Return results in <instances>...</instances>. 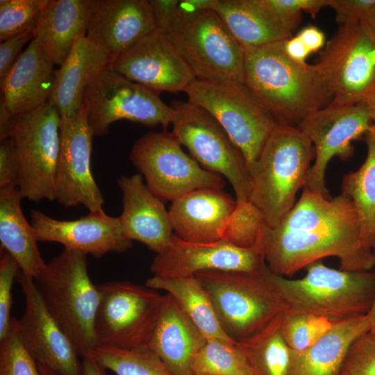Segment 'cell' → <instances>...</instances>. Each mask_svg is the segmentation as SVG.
I'll use <instances>...</instances> for the list:
<instances>
[{
  "label": "cell",
  "mask_w": 375,
  "mask_h": 375,
  "mask_svg": "<svg viewBox=\"0 0 375 375\" xmlns=\"http://www.w3.org/2000/svg\"><path fill=\"white\" fill-rule=\"evenodd\" d=\"M336 105L364 101L375 88V38L361 22L340 26L315 63Z\"/></svg>",
  "instance_id": "cell-14"
},
{
  "label": "cell",
  "mask_w": 375,
  "mask_h": 375,
  "mask_svg": "<svg viewBox=\"0 0 375 375\" xmlns=\"http://www.w3.org/2000/svg\"><path fill=\"white\" fill-rule=\"evenodd\" d=\"M172 133L192 158L231 184L236 203L249 201L251 181L246 159L219 122L206 109L189 101L172 107Z\"/></svg>",
  "instance_id": "cell-10"
},
{
  "label": "cell",
  "mask_w": 375,
  "mask_h": 375,
  "mask_svg": "<svg viewBox=\"0 0 375 375\" xmlns=\"http://www.w3.org/2000/svg\"><path fill=\"white\" fill-rule=\"evenodd\" d=\"M282 43L283 51L290 59L300 65L307 64L306 59L310 53L297 35L283 40Z\"/></svg>",
  "instance_id": "cell-48"
},
{
  "label": "cell",
  "mask_w": 375,
  "mask_h": 375,
  "mask_svg": "<svg viewBox=\"0 0 375 375\" xmlns=\"http://www.w3.org/2000/svg\"><path fill=\"white\" fill-rule=\"evenodd\" d=\"M206 341L175 300L165 294L148 349L174 375H194V358Z\"/></svg>",
  "instance_id": "cell-25"
},
{
  "label": "cell",
  "mask_w": 375,
  "mask_h": 375,
  "mask_svg": "<svg viewBox=\"0 0 375 375\" xmlns=\"http://www.w3.org/2000/svg\"><path fill=\"white\" fill-rule=\"evenodd\" d=\"M34 38L32 30L10 38L0 43V82L20 55L22 47Z\"/></svg>",
  "instance_id": "cell-44"
},
{
  "label": "cell",
  "mask_w": 375,
  "mask_h": 375,
  "mask_svg": "<svg viewBox=\"0 0 375 375\" xmlns=\"http://www.w3.org/2000/svg\"><path fill=\"white\" fill-rule=\"evenodd\" d=\"M145 285L169 294L207 340L236 341L223 330L207 291L195 276L168 278L153 276Z\"/></svg>",
  "instance_id": "cell-31"
},
{
  "label": "cell",
  "mask_w": 375,
  "mask_h": 375,
  "mask_svg": "<svg viewBox=\"0 0 375 375\" xmlns=\"http://www.w3.org/2000/svg\"><path fill=\"white\" fill-rule=\"evenodd\" d=\"M93 136L83 106L76 116L61 118L55 194L64 207L103 210L104 199L91 170Z\"/></svg>",
  "instance_id": "cell-16"
},
{
  "label": "cell",
  "mask_w": 375,
  "mask_h": 375,
  "mask_svg": "<svg viewBox=\"0 0 375 375\" xmlns=\"http://www.w3.org/2000/svg\"><path fill=\"white\" fill-rule=\"evenodd\" d=\"M314 159L312 144L297 126L276 124L249 168V201L260 211L267 226H276L292 208Z\"/></svg>",
  "instance_id": "cell-3"
},
{
  "label": "cell",
  "mask_w": 375,
  "mask_h": 375,
  "mask_svg": "<svg viewBox=\"0 0 375 375\" xmlns=\"http://www.w3.org/2000/svg\"><path fill=\"white\" fill-rule=\"evenodd\" d=\"M31 219L38 242H57L97 258L109 252H124L132 246L119 217L109 216L103 210L90 212L77 219L58 220L32 210Z\"/></svg>",
  "instance_id": "cell-20"
},
{
  "label": "cell",
  "mask_w": 375,
  "mask_h": 375,
  "mask_svg": "<svg viewBox=\"0 0 375 375\" xmlns=\"http://www.w3.org/2000/svg\"><path fill=\"white\" fill-rule=\"evenodd\" d=\"M91 355L105 369L117 375H174L149 349L97 347Z\"/></svg>",
  "instance_id": "cell-35"
},
{
  "label": "cell",
  "mask_w": 375,
  "mask_h": 375,
  "mask_svg": "<svg viewBox=\"0 0 375 375\" xmlns=\"http://www.w3.org/2000/svg\"><path fill=\"white\" fill-rule=\"evenodd\" d=\"M97 287V347L148 349L165 295L127 281H107Z\"/></svg>",
  "instance_id": "cell-8"
},
{
  "label": "cell",
  "mask_w": 375,
  "mask_h": 375,
  "mask_svg": "<svg viewBox=\"0 0 375 375\" xmlns=\"http://www.w3.org/2000/svg\"><path fill=\"white\" fill-rule=\"evenodd\" d=\"M122 192L123 210L119 217L126 236L157 253L163 251L174 235L169 211L143 181L140 174L117 179Z\"/></svg>",
  "instance_id": "cell-22"
},
{
  "label": "cell",
  "mask_w": 375,
  "mask_h": 375,
  "mask_svg": "<svg viewBox=\"0 0 375 375\" xmlns=\"http://www.w3.org/2000/svg\"><path fill=\"white\" fill-rule=\"evenodd\" d=\"M86 256L64 248L34 279L49 312L82 358L97 347L94 320L99 301Z\"/></svg>",
  "instance_id": "cell-5"
},
{
  "label": "cell",
  "mask_w": 375,
  "mask_h": 375,
  "mask_svg": "<svg viewBox=\"0 0 375 375\" xmlns=\"http://www.w3.org/2000/svg\"><path fill=\"white\" fill-rule=\"evenodd\" d=\"M112 58L87 36L79 38L65 62L55 71L49 101L61 118L76 116L87 88L112 65Z\"/></svg>",
  "instance_id": "cell-26"
},
{
  "label": "cell",
  "mask_w": 375,
  "mask_h": 375,
  "mask_svg": "<svg viewBox=\"0 0 375 375\" xmlns=\"http://www.w3.org/2000/svg\"><path fill=\"white\" fill-rule=\"evenodd\" d=\"M282 42L244 48V84L277 124L297 126L333 95L317 65L294 62Z\"/></svg>",
  "instance_id": "cell-2"
},
{
  "label": "cell",
  "mask_w": 375,
  "mask_h": 375,
  "mask_svg": "<svg viewBox=\"0 0 375 375\" xmlns=\"http://www.w3.org/2000/svg\"><path fill=\"white\" fill-rule=\"evenodd\" d=\"M278 17L295 29L301 20L302 12L316 16L328 0H257Z\"/></svg>",
  "instance_id": "cell-42"
},
{
  "label": "cell",
  "mask_w": 375,
  "mask_h": 375,
  "mask_svg": "<svg viewBox=\"0 0 375 375\" xmlns=\"http://www.w3.org/2000/svg\"><path fill=\"white\" fill-rule=\"evenodd\" d=\"M305 276L289 279L265 266V273L287 311L324 317L332 322L366 315L375 295V273L335 269L320 261Z\"/></svg>",
  "instance_id": "cell-4"
},
{
  "label": "cell",
  "mask_w": 375,
  "mask_h": 375,
  "mask_svg": "<svg viewBox=\"0 0 375 375\" xmlns=\"http://www.w3.org/2000/svg\"><path fill=\"white\" fill-rule=\"evenodd\" d=\"M282 316H278L255 334L237 341L253 375L289 374L291 349L282 334Z\"/></svg>",
  "instance_id": "cell-32"
},
{
  "label": "cell",
  "mask_w": 375,
  "mask_h": 375,
  "mask_svg": "<svg viewBox=\"0 0 375 375\" xmlns=\"http://www.w3.org/2000/svg\"><path fill=\"white\" fill-rule=\"evenodd\" d=\"M90 0H47L34 28L53 65L60 66L76 41L87 35Z\"/></svg>",
  "instance_id": "cell-27"
},
{
  "label": "cell",
  "mask_w": 375,
  "mask_h": 375,
  "mask_svg": "<svg viewBox=\"0 0 375 375\" xmlns=\"http://www.w3.org/2000/svg\"><path fill=\"white\" fill-rule=\"evenodd\" d=\"M112 67L157 93L185 92L196 79L167 35L157 28L112 60Z\"/></svg>",
  "instance_id": "cell-18"
},
{
  "label": "cell",
  "mask_w": 375,
  "mask_h": 375,
  "mask_svg": "<svg viewBox=\"0 0 375 375\" xmlns=\"http://www.w3.org/2000/svg\"><path fill=\"white\" fill-rule=\"evenodd\" d=\"M16 116H13L0 103V140L9 139Z\"/></svg>",
  "instance_id": "cell-50"
},
{
  "label": "cell",
  "mask_w": 375,
  "mask_h": 375,
  "mask_svg": "<svg viewBox=\"0 0 375 375\" xmlns=\"http://www.w3.org/2000/svg\"><path fill=\"white\" fill-rule=\"evenodd\" d=\"M310 53L321 49L325 44V35L317 26L308 25L302 28L297 35Z\"/></svg>",
  "instance_id": "cell-47"
},
{
  "label": "cell",
  "mask_w": 375,
  "mask_h": 375,
  "mask_svg": "<svg viewBox=\"0 0 375 375\" xmlns=\"http://www.w3.org/2000/svg\"><path fill=\"white\" fill-rule=\"evenodd\" d=\"M362 23L375 38V6L369 12Z\"/></svg>",
  "instance_id": "cell-51"
},
{
  "label": "cell",
  "mask_w": 375,
  "mask_h": 375,
  "mask_svg": "<svg viewBox=\"0 0 375 375\" xmlns=\"http://www.w3.org/2000/svg\"><path fill=\"white\" fill-rule=\"evenodd\" d=\"M165 33L196 78L244 83V49L213 10L178 11Z\"/></svg>",
  "instance_id": "cell-7"
},
{
  "label": "cell",
  "mask_w": 375,
  "mask_h": 375,
  "mask_svg": "<svg viewBox=\"0 0 375 375\" xmlns=\"http://www.w3.org/2000/svg\"><path fill=\"white\" fill-rule=\"evenodd\" d=\"M236 201L222 189H199L172 201L169 215L179 238L197 243L223 240L227 221Z\"/></svg>",
  "instance_id": "cell-23"
},
{
  "label": "cell",
  "mask_w": 375,
  "mask_h": 375,
  "mask_svg": "<svg viewBox=\"0 0 375 375\" xmlns=\"http://www.w3.org/2000/svg\"><path fill=\"white\" fill-rule=\"evenodd\" d=\"M367 154L356 172L343 176L342 194L353 202L364 230L374 248L375 236V126L365 133Z\"/></svg>",
  "instance_id": "cell-33"
},
{
  "label": "cell",
  "mask_w": 375,
  "mask_h": 375,
  "mask_svg": "<svg viewBox=\"0 0 375 375\" xmlns=\"http://www.w3.org/2000/svg\"><path fill=\"white\" fill-rule=\"evenodd\" d=\"M47 0H1L0 40L34 28Z\"/></svg>",
  "instance_id": "cell-38"
},
{
  "label": "cell",
  "mask_w": 375,
  "mask_h": 375,
  "mask_svg": "<svg viewBox=\"0 0 375 375\" xmlns=\"http://www.w3.org/2000/svg\"><path fill=\"white\" fill-rule=\"evenodd\" d=\"M328 7L335 13V20L346 25L361 22L375 6V0H328Z\"/></svg>",
  "instance_id": "cell-43"
},
{
  "label": "cell",
  "mask_w": 375,
  "mask_h": 375,
  "mask_svg": "<svg viewBox=\"0 0 375 375\" xmlns=\"http://www.w3.org/2000/svg\"><path fill=\"white\" fill-rule=\"evenodd\" d=\"M212 10L244 48L285 40L294 30L257 0H215Z\"/></svg>",
  "instance_id": "cell-29"
},
{
  "label": "cell",
  "mask_w": 375,
  "mask_h": 375,
  "mask_svg": "<svg viewBox=\"0 0 375 375\" xmlns=\"http://www.w3.org/2000/svg\"><path fill=\"white\" fill-rule=\"evenodd\" d=\"M367 106L372 117L373 124L375 126V88H374L363 101Z\"/></svg>",
  "instance_id": "cell-52"
},
{
  "label": "cell",
  "mask_w": 375,
  "mask_h": 375,
  "mask_svg": "<svg viewBox=\"0 0 375 375\" xmlns=\"http://www.w3.org/2000/svg\"><path fill=\"white\" fill-rule=\"evenodd\" d=\"M374 245H375V236H374Z\"/></svg>",
  "instance_id": "cell-54"
},
{
  "label": "cell",
  "mask_w": 375,
  "mask_h": 375,
  "mask_svg": "<svg viewBox=\"0 0 375 375\" xmlns=\"http://www.w3.org/2000/svg\"><path fill=\"white\" fill-rule=\"evenodd\" d=\"M256 249L283 276L329 256L338 258L343 270L367 272L375 265L374 244L351 200L306 188L276 226H263Z\"/></svg>",
  "instance_id": "cell-1"
},
{
  "label": "cell",
  "mask_w": 375,
  "mask_h": 375,
  "mask_svg": "<svg viewBox=\"0 0 375 375\" xmlns=\"http://www.w3.org/2000/svg\"><path fill=\"white\" fill-rule=\"evenodd\" d=\"M156 28L147 0H90L86 36L112 60Z\"/></svg>",
  "instance_id": "cell-21"
},
{
  "label": "cell",
  "mask_w": 375,
  "mask_h": 375,
  "mask_svg": "<svg viewBox=\"0 0 375 375\" xmlns=\"http://www.w3.org/2000/svg\"><path fill=\"white\" fill-rule=\"evenodd\" d=\"M255 272L206 271L194 276L207 291L224 332L238 341L266 326L287 307L267 278Z\"/></svg>",
  "instance_id": "cell-6"
},
{
  "label": "cell",
  "mask_w": 375,
  "mask_h": 375,
  "mask_svg": "<svg viewBox=\"0 0 375 375\" xmlns=\"http://www.w3.org/2000/svg\"><path fill=\"white\" fill-rule=\"evenodd\" d=\"M0 343V375H41L36 360L19 337L12 317L10 330Z\"/></svg>",
  "instance_id": "cell-39"
},
{
  "label": "cell",
  "mask_w": 375,
  "mask_h": 375,
  "mask_svg": "<svg viewBox=\"0 0 375 375\" xmlns=\"http://www.w3.org/2000/svg\"><path fill=\"white\" fill-rule=\"evenodd\" d=\"M341 375H375V334L368 331L352 344Z\"/></svg>",
  "instance_id": "cell-40"
},
{
  "label": "cell",
  "mask_w": 375,
  "mask_h": 375,
  "mask_svg": "<svg viewBox=\"0 0 375 375\" xmlns=\"http://www.w3.org/2000/svg\"><path fill=\"white\" fill-rule=\"evenodd\" d=\"M81 362L83 375H107L106 369L101 365L91 354L83 357ZM37 363L41 375H58L47 366Z\"/></svg>",
  "instance_id": "cell-49"
},
{
  "label": "cell",
  "mask_w": 375,
  "mask_h": 375,
  "mask_svg": "<svg viewBox=\"0 0 375 375\" xmlns=\"http://www.w3.org/2000/svg\"><path fill=\"white\" fill-rule=\"evenodd\" d=\"M370 111L364 102L330 103L307 116L297 126L309 139L315 159L304 188L331 198L325 185L327 166L333 157L342 160L353 153L352 142L365 135L373 125Z\"/></svg>",
  "instance_id": "cell-15"
},
{
  "label": "cell",
  "mask_w": 375,
  "mask_h": 375,
  "mask_svg": "<svg viewBox=\"0 0 375 375\" xmlns=\"http://www.w3.org/2000/svg\"><path fill=\"white\" fill-rule=\"evenodd\" d=\"M53 65L33 38L0 82L1 103L17 116L48 102L54 80Z\"/></svg>",
  "instance_id": "cell-24"
},
{
  "label": "cell",
  "mask_w": 375,
  "mask_h": 375,
  "mask_svg": "<svg viewBox=\"0 0 375 375\" xmlns=\"http://www.w3.org/2000/svg\"><path fill=\"white\" fill-rule=\"evenodd\" d=\"M19 165L13 145L10 139L0 145V189L17 188Z\"/></svg>",
  "instance_id": "cell-45"
},
{
  "label": "cell",
  "mask_w": 375,
  "mask_h": 375,
  "mask_svg": "<svg viewBox=\"0 0 375 375\" xmlns=\"http://www.w3.org/2000/svg\"><path fill=\"white\" fill-rule=\"evenodd\" d=\"M329 319L314 314L286 311L283 314L281 331L291 350L303 351L313 345L331 328Z\"/></svg>",
  "instance_id": "cell-36"
},
{
  "label": "cell",
  "mask_w": 375,
  "mask_h": 375,
  "mask_svg": "<svg viewBox=\"0 0 375 375\" xmlns=\"http://www.w3.org/2000/svg\"><path fill=\"white\" fill-rule=\"evenodd\" d=\"M265 225L261 213L250 201L236 203L226 224L223 240L238 247L256 249Z\"/></svg>",
  "instance_id": "cell-37"
},
{
  "label": "cell",
  "mask_w": 375,
  "mask_h": 375,
  "mask_svg": "<svg viewBox=\"0 0 375 375\" xmlns=\"http://www.w3.org/2000/svg\"><path fill=\"white\" fill-rule=\"evenodd\" d=\"M265 263L263 256L256 249L238 247L224 240L191 242L174 234L169 245L156 255L150 269L154 276L168 278L206 271L255 272Z\"/></svg>",
  "instance_id": "cell-19"
},
{
  "label": "cell",
  "mask_w": 375,
  "mask_h": 375,
  "mask_svg": "<svg viewBox=\"0 0 375 375\" xmlns=\"http://www.w3.org/2000/svg\"><path fill=\"white\" fill-rule=\"evenodd\" d=\"M156 28L166 32L178 13V0H149Z\"/></svg>",
  "instance_id": "cell-46"
},
{
  "label": "cell",
  "mask_w": 375,
  "mask_h": 375,
  "mask_svg": "<svg viewBox=\"0 0 375 375\" xmlns=\"http://www.w3.org/2000/svg\"><path fill=\"white\" fill-rule=\"evenodd\" d=\"M16 279L25 308L21 317L13 321L24 347L37 362L58 375H83L76 348L47 309L34 278L20 271Z\"/></svg>",
  "instance_id": "cell-17"
},
{
  "label": "cell",
  "mask_w": 375,
  "mask_h": 375,
  "mask_svg": "<svg viewBox=\"0 0 375 375\" xmlns=\"http://www.w3.org/2000/svg\"><path fill=\"white\" fill-rule=\"evenodd\" d=\"M194 375H253L238 342L208 340L195 356Z\"/></svg>",
  "instance_id": "cell-34"
},
{
  "label": "cell",
  "mask_w": 375,
  "mask_h": 375,
  "mask_svg": "<svg viewBox=\"0 0 375 375\" xmlns=\"http://www.w3.org/2000/svg\"><path fill=\"white\" fill-rule=\"evenodd\" d=\"M129 158L149 190L162 201H173L199 189L222 190L224 186L222 176L203 168L166 130L141 136L133 145Z\"/></svg>",
  "instance_id": "cell-12"
},
{
  "label": "cell",
  "mask_w": 375,
  "mask_h": 375,
  "mask_svg": "<svg viewBox=\"0 0 375 375\" xmlns=\"http://www.w3.org/2000/svg\"><path fill=\"white\" fill-rule=\"evenodd\" d=\"M184 92L188 101L203 108L219 122L249 168L277 124L255 94L242 83L197 78Z\"/></svg>",
  "instance_id": "cell-11"
},
{
  "label": "cell",
  "mask_w": 375,
  "mask_h": 375,
  "mask_svg": "<svg viewBox=\"0 0 375 375\" xmlns=\"http://www.w3.org/2000/svg\"><path fill=\"white\" fill-rule=\"evenodd\" d=\"M18 269L19 267L15 260L4 251L0 259V340L10 330L12 288Z\"/></svg>",
  "instance_id": "cell-41"
},
{
  "label": "cell",
  "mask_w": 375,
  "mask_h": 375,
  "mask_svg": "<svg viewBox=\"0 0 375 375\" xmlns=\"http://www.w3.org/2000/svg\"><path fill=\"white\" fill-rule=\"evenodd\" d=\"M17 188L0 189V242L25 275L36 278L46 265L34 228L26 220Z\"/></svg>",
  "instance_id": "cell-30"
},
{
  "label": "cell",
  "mask_w": 375,
  "mask_h": 375,
  "mask_svg": "<svg viewBox=\"0 0 375 375\" xmlns=\"http://www.w3.org/2000/svg\"><path fill=\"white\" fill-rule=\"evenodd\" d=\"M368 331L366 315L333 322L313 345L303 351L291 350L288 375H341L351 346Z\"/></svg>",
  "instance_id": "cell-28"
},
{
  "label": "cell",
  "mask_w": 375,
  "mask_h": 375,
  "mask_svg": "<svg viewBox=\"0 0 375 375\" xmlns=\"http://www.w3.org/2000/svg\"><path fill=\"white\" fill-rule=\"evenodd\" d=\"M60 119L49 101L15 117L9 139L18 161L17 188L22 199L56 200Z\"/></svg>",
  "instance_id": "cell-9"
},
{
  "label": "cell",
  "mask_w": 375,
  "mask_h": 375,
  "mask_svg": "<svg viewBox=\"0 0 375 375\" xmlns=\"http://www.w3.org/2000/svg\"><path fill=\"white\" fill-rule=\"evenodd\" d=\"M375 250V245H374ZM369 324V332L375 334V295L369 310L366 314Z\"/></svg>",
  "instance_id": "cell-53"
},
{
  "label": "cell",
  "mask_w": 375,
  "mask_h": 375,
  "mask_svg": "<svg viewBox=\"0 0 375 375\" xmlns=\"http://www.w3.org/2000/svg\"><path fill=\"white\" fill-rule=\"evenodd\" d=\"M83 106L94 136L107 134L112 123L122 119L165 130L174 117L158 93L128 80L112 65L87 88Z\"/></svg>",
  "instance_id": "cell-13"
}]
</instances>
